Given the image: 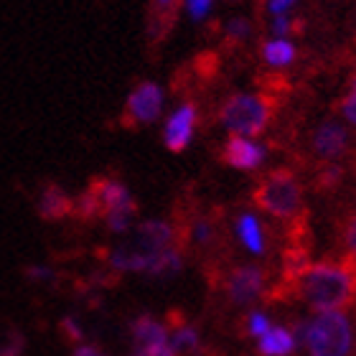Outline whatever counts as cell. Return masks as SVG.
<instances>
[{
    "mask_svg": "<svg viewBox=\"0 0 356 356\" xmlns=\"http://www.w3.org/2000/svg\"><path fill=\"white\" fill-rule=\"evenodd\" d=\"M298 298H303L316 313L343 311L356 298V275L346 260L313 262L298 285Z\"/></svg>",
    "mask_w": 356,
    "mask_h": 356,
    "instance_id": "cell-1",
    "label": "cell"
},
{
    "mask_svg": "<svg viewBox=\"0 0 356 356\" xmlns=\"http://www.w3.org/2000/svg\"><path fill=\"white\" fill-rule=\"evenodd\" d=\"M277 107H280V95H275V92H267V89L242 92V95H232L224 99L219 120L232 135L257 138L273 122Z\"/></svg>",
    "mask_w": 356,
    "mask_h": 356,
    "instance_id": "cell-2",
    "label": "cell"
},
{
    "mask_svg": "<svg viewBox=\"0 0 356 356\" xmlns=\"http://www.w3.org/2000/svg\"><path fill=\"white\" fill-rule=\"evenodd\" d=\"M252 204L265 214L290 222L293 216L300 214V207H303L300 181L290 168H275L254 184Z\"/></svg>",
    "mask_w": 356,
    "mask_h": 356,
    "instance_id": "cell-3",
    "label": "cell"
},
{
    "mask_svg": "<svg viewBox=\"0 0 356 356\" xmlns=\"http://www.w3.org/2000/svg\"><path fill=\"white\" fill-rule=\"evenodd\" d=\"M354 343L351 321L343 311L316 313L305 328V346L311 356H349Z\"/></svg>",
    "mask_w": 356,
    "mask_h": 356,
    "instance_id": "cell-4",
    "label": "cell"
},
{
    "mask_svg": "<svg viewBox=\"0 0 356 356\" xmlns=\"http://www.w3.org/2000/svg\"><path fill=\"white\" fill-rule=\"evenodd\" d=\"M163 110V89L156 82H140L130 92L122 110V125L135 127V125H150L156 122L158 115Z\"/></svg>",
    "mask_w": 356,
    "mask_h": 356,
    "instance_id": "cell-5",
    "label": "cell"
},
{
    "mask_svg": "<svg viewBox=\"0 0 356 356\" xmlns=\"http://www.w3.org/2000/svg\"><path fill=\"white\" fill-rule=\"evenodd\" d=\"M178 229L173 224L161 222V219H150V222L138 224L135 234L130 237L127 245H122V250L133 254H140V257H150V254L165 252L176 245Z\"/></svg>",
    "mask_w": 356,
    "mask_h": 356,
    "instance_id": "cell-6",
    "label": "cell"
},
{
    "mask_svg": "<svg viewBox=\"0 0 356 356\" xmlns=\"http://www.w3.org/2000/svg\"><path fill=\"white\" fill-rule=\"evenodd\" d=\"M227 298L232 305H250L267 293V270L257 265L234 267L227 277Z\"/></svg>",
    "mask_w": 356,
    "mask_h": 356,
    "instance_id": "cell-7",
    "label": "cell"
},
{
    "mask_svg": "<svg viewBox=\"0 0 356 356\" xmlns=\"http://www.w3.org/2000/svg\"><path fill=\"white\" fill-rule=\"evenodd\" d=\"M349 145H351V133L346 130V125L336 122V120L321 122V125L316 127L313 140H311L313 156L328 165L346 156V153H349Z\"/></svg>",
    "mask_w": 356,
    "mask_h": 356,
    "instance_id": "cell-8",
    "label": "cell"
},
{
    "mask_svg": "<svg viewBox=\"0 0 356 356\" xmlns=\"http://www.w3.org/2000/svg\"><path fill=\"white\" fill-rule=\"evenodd\" d=\"M196 122H199V110L193 102L181 104L176 112L171 115V120L165 122L163 130V145L171 153H181V150L188 148V143L193 138V130H196Z\"/></svg>",
    "mask_w": 356,
    "mask_h": 356,
    "instance_id": "cell-9",
    "label": "cell"
},
{
    "mask_svg": "<svg viewBox=\"0 0 356 356\" xmlns=\"http://www.w3.org/2000/svg\"><path fill=\"white\" fill-rule=\"evenodd\" d=\"M133 339H135V356H150L156 349L165 346V343L171 341V334H168V328L156 321L153 316H140V318L133 321Z\"/></svg>",
    "mask_w": 356,
    "mask_h": 356,
    "instance_id": "cell-10",
    "label": "cell"
},
{
    "mask_svg": "<svg viewBox=\"0 0 356 356\" xmlns=\"http://www.w3.org/2000/svg\"><path fill=\"white\" fill-rule=\"evenodd\" d=\"M222 161L232 168H239V171H254L265 161V150L247 138L229 135L222 148Z\"/></svg>",
    "mask_w": 356,
    "mask_h": 356,
    "instance_id": "cell-11",
    "label": "cell"
},
{
    "mask_svg": "<svg viewBox=\"0 0 356 356\" xmlns=\"http://www.w3.org/2000/svg\"><path fill=\"white\" fill-rule=\"evenodd\" d=\"M38 216L44 222H59V219H67L74 211V199L69 196L61 186L49 184L38 196Z\"/></svg>",
    "mask_w": 356,
    "mask_h": 356,
    "instance_id": "cell-12",
    "label": "cell"
},
{
    "mask_svg": "<svg viewBox=\"0 0 356 356\" xmlns=\"http://www.w3.org/2000/svg\"><path fill=\"white\" fill-rule=\"evenodd\" d=\"M178 3L163 0V3H150L148 6V38L150 44H163L165 36L173 31L178 18Z\"/></svg>",
    "mask_w": 356,
    "mask_h": 356,
    "instance_id": "cell-13",
    "label": "cell"
},
{
    "mask_svg": "<svg viewBox=\"0 0 356 356\" xmlns=\"http://www.w3.org/2000/svg\"><path fill=\"white\" fill-rule=\"evenodd\" d=\"M298 346V339L290 328L273 326L265 336L257 339V351L260 356H288Z\"/></svg>",
    "mask_w": 356,
    "mask_h": 356,
    "instance_id": "cell-14",
    "label": "cell"
},
{
    "mask_svg": "<svg viewBox=\"0 0 356 356\" xmlns=\"http://www.w3.org/2000/svg\"><path fill=\"white\" fill-rule=\"evenodd\" d=\"M237 234L239 242L250 250L252 254H265L267 252V239H265V227L254 214L245 211L237 216Z\"/></svg>",
    "mask_w": 356,
    "mask_h": 356,
    "instance_id": "cell-15",
    "label": "cell"
},
{
    "mask_svg": "<svg viewBox=\"0 0 356 356\" xmlns=\"http://www.w3.org/2000/svg\"><path fill=\"white\" fill-rule=\"evenodd\" d=\"M262 56H265V61L270 67L282 69L296 61V46L290 44V41H285V38H275V41H267L262 46Z\"/></svg>",
    "mask_w": 356,
    "mask_h": 356,
    "instance_id": "cell-16",
    "label": "cell"
},
{
    "mask_svg": "<svg viewBox=\"0 0 356 356\" xmlns=\"http://www.w3.org/2000/svg\"><path fill=\"white\" fill-rule=\"evenodd\" d=\"M26 351V336L18 328L0 331V356H21Z\"/></svg>",
    "mask_w": 356,
    "mask_h": 356,
    "instance_id": "cell-17",
    "label": "cell"
},
{
    "mask_svg": "<svg viewBox=\"0 0 356 356\" xmlns=\"http://www.w3.org/2000/svg\"><path fill=\"white\" fill-rule=\"evenodd\" d=\"M171 343L178 354H184V351H196L199 349V331H196L193 326H184L181 331L171 334Z\"/></svg>",
    "mask_w": 356,
    "mask_h": 356,
    "instance_id": "cell-18",
    "label": "cell"
},
{
    "mask_svg": "<svg viewBox=\"0 0 356 356\" xmlns=\"http://www.w3.org/2000/svg\"><path fill=\"white\" fill-rule=\"evenodd\" d=\"M341 178H343V171L339 168V165H326L323 171L316 176V181H313V186H316V191H323V193H328V191H334L336 186L341 184Z\"/></svg>",
    "mask_w": 356,
    "mask_h": 356,
    "instance_id": "cell-19",
    "label": "cell"
},
{
    "mask_svg": "<svg viewBox=\"0 0 356 356\" xmlns=\"http://www.w3.org/2000/svg\"><path fill=\"white\" fill-rule=\"evenodd\" d=\"M273 31L277 33V38H282L285 33H303L305 31V21L303 18H288V15H277L273 21Z\"/></svg>",
    "mask_w": 356,
    "mask_h": 356,
    "instance_id": "cell-20",
    "label": "cell"
},
{
    "mask_svg": "<svg viewBox=\"0 0 356 356\" xmlns=\"http://www.w3.org/2000/svg\"><path fill=\"white\" fill-rule=\"evenodd\" d=\"M270 328H273L270 326V318L260 311H252L245 318V334L247 336H257V339H260V336H265Z\"/></svg>",
    "mask_w": 356,
    "mask_h": 356,
    "instance_id": "cell-21",
    "label": "cell"
},
{
    "mask_svg": "<svg viewBox=\"0 0 356 356\" xmlns=\"http://www.w3.org/2000/svg\"><path fill=\"white\" fill-rule=\"evenodd\" d=\"M247 33H250V21H245V18H232L227 23V29H224V41H227V46H234Z\"/></svg>",
    "mask_w": 356,
    "mask_h": 356,
    "instance_id": "cell-22",
    "label": "cell"
},
{
    "mask_svg": "<svg viewBox=\"0 0 356 356\" xmlns=\"http://www.w3.org/2000/svg\"><path fill=\"white\" fill-rule=\"evenodd\" d=\"M193 67H196L199 76H204V79H211V76L216 74V69H219V56H216V54H211V51L201 54V56H196Z\"/></svg>",
    "mask_w": 356,
    "mask_h": 356,
    "instance_id": "cell-23",
    "label": "cell"
},
{
    "mask_svg": "<svg viewBox=\"0 0 356 356\" xmlns=\"http://www.w3.org/2000/svg\"><path fill=\"white\" fill-rule=\"evenodd\" d=\"M343 247H346V260L356 262V211L346 219V227H343Z\"/></svg>",
    "mask_w": 356,
    "mask_h": 356,
    "instance_id": "cell-24",
    "label": "cell"
},
{
    "mask_svg": "<svg viewBox=\"0 0 356 356\" xmlns=\"http://www.w3.org/2000/svg\"><path fill=\"white\" fill-rule=\"evenodd\" d=\"M341 115L349 125L356 127V82L351 84V89L346 92V97L341 99Z\"/></svg>",
    "mask_w": 356,
    "mask_h": 356,
    "instance_id": "cell-25",
    "label": "cell"
},
{
    "mask_svg": "<svg viewBox=\"0 0 356 356\" xmlns=\"http://www.w3.org/2000/svg\"><path fill=\"white\" fill-rule=\"evenodd\" d=\"M61 331H64V336H67V341H72V343H76V341H82V326L76 323L72 316H67V318H61Z\"/></svg>",
    "mask_w": 356,
    "mask_h": 356,
    "instance_id": "cell-26",
    "label": "cell"
},
{
    "mask_svg": "<svg viewBox=\"0 0 356 356\" xmlns=\"http://www.w3.org/2000/svg\"><path fill=\"white\" fill-rule=\"evenodd\" d=\"M186 8H188V13H191V18H196V21H199V18H204V15L209 13V10H211V3H209V0H193V3H186Z\"/></svg>",
    "mask_w": 356,
    "mask_h": 356,
    "instance_id": "cell-27",
    "label": "cell"
},
{
    "mask_svg": "<svg viewBox=\"0 0 356 356\" xmlns=\"http://www.w3.org/2000/svg\"><path fill=\"white\" fill-rule=\"evenodd\" d=\"M267 8H270V13H275V15H285L296 8V3H293V0H273V3H267Z\"/></svg>",
    "mask_w": 356,
    "mask_h": 356,
    "instance_id": "cell-28",
    "label": "cell"
},
{
    "mask_svg": "<svg viewBox=\"0 0 356 356\" xmlns=\"http://www.w3.org/2000/svg\"><path fill=\"white\" fill-rule=\"evenodd\" d=\"M74 356H102V354H99L95 346H79V349L74 351Z\"/></svg>",
    "mask_w": 356,
    "mask_h": 356,
    "instance_id": "cell-29",
    "label": "cell"
}]
</instances>
